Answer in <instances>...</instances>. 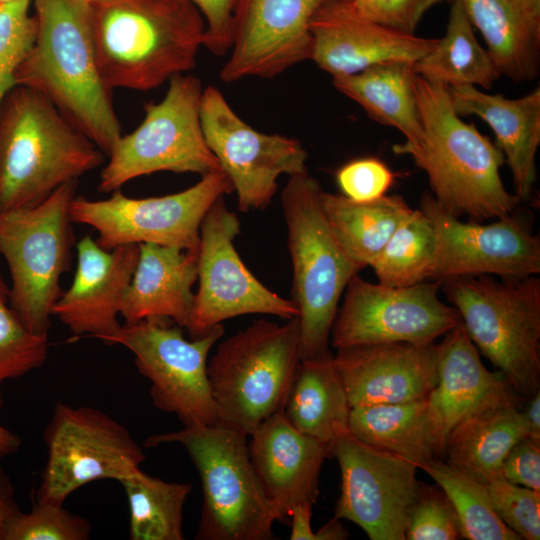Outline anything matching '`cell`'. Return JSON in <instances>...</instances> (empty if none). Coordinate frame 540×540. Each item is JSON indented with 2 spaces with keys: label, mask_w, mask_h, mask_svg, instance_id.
I'll return each mask as SVG.
<instances>
[{
  "label": "cell",
  "mask_w": 540,
  "mask_h": 540,
  "mask_svg": "<svg viewBox=\"0 0 540 540\" xmlns=\"http://www.w3.org/2000/svg\"><path fill=\"white\" fill-rule=\"evenodd\" d=\"M33 1L36 36L15 70V85L44 96L108 155L122 133L97 61L91 5L82 0Z\"/></svg>",
  "instance_id": "6da1fadb"
},
{
  "label": "cell",
  "mask_w": 540,
  "mask_h": 540,
  "mask_svg": "<svg viewBox=\"0 0 540 540\" xmlns=\"http://www.w3.org/2000/svg\"><path fill=\"white\" fill-rule=\"evenodd\" d=\"M415 86L423 139L393 151L427 174L432 196L453 216L479 222L512 213L521 200L501 180V150L454 111L448 87L418 75Z\"/></svg>",
  "instance_id": "7a4b0ae2"
},
{
  "label": "cell",
  "mask_w": 540,
  "mask_h": 540,
  "mask_svg": "<svg viewBox=\"0 0 540 540\" xmlns=\"http://www.w3.org/2000/svg\"><path fill=\"white\" fill-rule=\"evenodd\" d=\"M92 29L102 78L112 91H148L196 64L205 21L188 0H98Z\"/></svg>",
  "instance_id": "3957f363"
},
{
  "label": "cell",
  "mask_w": 540,
  "mask_h": 540,
  "mask_svg": "<svg viewBox=\"0 0 540 540\" xmlns=\"http://www.w3.org/2000/svg\"><path fill=\"white\" fill-rule=\"evenodd\" d=\"M104 155L44 96L14 85L0 104V213L40 204Z\"/></svg>",
  "instance_id": "277c9868"
},
{
  "label": "cell",
  "mask_w": 540,
  "mask_h": 540,
  "mask_svg": "<svg viewBox=\"0 0 540 540\" xmlns=\"http://www.w3.org/2000/svg\"><path fill=\"white\" fill-rule=\"evenodd\" d=\"M323 189L308 171L289 176L281 192L292 262V298L299 310L301 359L329 352L338 304L364 267L334 234L322 204Z\"/></svg>",
  "instance_id": "5b68a950"
},
{
  "label": "cell",
  "mask_w": 540,
  "mask_h": 540,
  "mask_svg": "<svg viewBox=\"0 0 540 540\" xmlns=\"http://www.w3.org/2000/svg\"><path fill=\"white\" fill-rule=\"evenodd\" d=\"M247 435L215 425H190L154 434L145 447L180 444L201 479L198 540H271L278 517L252 466Z\"/></svg>",
  "instance_id": "8992f818"
},
{
  "label": "cell",
  "mask_w": 540,
  "mask_h": 540,
  "mask_svg": "<svg viewBox=\"0 0 540 540\" xmlns=\"http://www.w3.org/2000/svg\"><path fill=\"white\" fill-rule=\"evenodd\" d=\"M473 344L527 400L540 391V279L461 276L441 282Z\"/></svg>",
  "instance_id": "52a82bcc"
},
{
  "label": "cell",
  "mask_w": 540,
  "mask_h": 540,
  "mask_svg": "<svg viewBox=\"0 0 540 540\" xmlns=\"http://www.w3.org/2000/svg\"><path fill=\"white\" fill-rule=\"evenodd\" d=\"M300 361L298 318L259 319L221 342L207 364L218 424L249 436L282 409Z\"/></svg>",
  "instance_id": "ba28073f"
},
{
  "label": "cell",
  "mask_w": 540,
  "mask_h": 540,
  "mask_svg": "<svg viewBox=\"0 0 540 540\" xmlns=\"http://www.w3.org/2000/svg\"><path fill=\"white\" fill-rule=\"evenodd\" d=\"M76 184L59 187L36 206L0 213L10 305L35 334H48L52 308L62 294L61 277L70 268L75 243L70 204Z\"/></svg>",
  "instance_id": "9c48e42d"
},
{
  "label": "cell",
  "mask_w": 540,
  "mask_h": 540,
  "mask_svg": "<svg viewBox=\"0 0 540 540\" xmlns=\"http://www.w3.org/2000/svg\"><path fill=\"white\" fill-rule=\"evenodd\" d=\"M158 103L145 105L141 124L121 135L108 153L98 189L111 192L137 177L160 171L197 173L222 170L209 149L200 120L202 84L193 75L177 74Z\"/></svg>",
  "instance_id": "30bf717a"
},
{
  "label": "cell",
  "mask_w": 540,
  "mask_h": 540,
  "mask_svg": "<svg viewBox=\"0 0 540 540\" xmlns=\"http://www.w3.org/2000/svg\"><path fill=\"white\" fill-rule=\"evenodd\" d=\"M233 186L222 170L201 176L193 186L165 196L132 198L119 189L108 199L75 196L70 204L73 223L98 233L106 250L128 244L153 243L198 252L201 223L214 204Z\"/></svg>",
  "instance_id": "8fae6325"
},
{
  "label": "cell",
  "mask_w": 540,
  "mask_h": 540,
  "mask_svg": "<svg viewBox=\"0 0 540 540\" xmlns=\"http://www.w3.org/2000/svg\"><path fill=\"white\" fill-rule=\"evenodd\" d=\"M182 329L164 319L124 323L108 345H122L134 355L138 372L151 384L149 394L157 409L175 414L183 426L218 424L207 364L224 326L191 340Z\"/></svg>",
  "instance_id": "7c38bea8"
},
{
  "label": "cell",
  "mask_w": 540,
  "mask_h": 540,
  "mask_svg": "<svg viewBox=\"0 0 540 540\" xmlns=\"http://www.w3.org/2000/svg\"><path fill=\"white\" fill-rule=\"evenodd\" d=\"M47 460L37 501L63 504L80 487L104 479L118 482L140 469L143 448L128 429L88 406L58 401L44 431Z\"/></svg>",
  "instance_id": "4fadbf2b"
},
{
  "label": "cell",
  "mask_w": 540,
  "mask_h": 540,
  "mask_svg": "<svg viewBox=\"0 0 540 540\" xmlns=\"http://www.w3.org/2000/svg\"><path fill=\"white\" fill-rule=\"evenodd\" d=\"M341 472V489L334 518L349 520L371 540H405L421 482L418 467L374 448L339 426L330 454Z\"/></svg>",
  "instance_id": "5bb4252c"
},
{
  "label": "cell",
  "mask_w": 540,
  "mask_h": 540,
  "mask_svg": "<svg viewBox=\"0 0 540 540\" xmlns=\"http://www.w3.org/2000/svg\"><path fill=\"white\" fill-rule=\"evenodd\" d=\"M440 288V281L392 287L356 274L346 286L333 322L332 346L433 343L460 321L457 310L440 300Z\"/></svg>",
  "instance_id": "9a60e30c"
},
{
  "label": "cell",
  "mask_w": 540,
  "mask_h": 540,
  "mask_svg": "<svg viewBox=\"0 0 540 540\" xmlns=\"http://www.w3.org/2000/svg\"><path fill=\"white\" fill-rule=\"evenodd\" d=\"M240 221L218 198L200 227L197 252L199 287L194 296L191 338L199 337L227 319L245 314L298 318L299 310L263 285L246 267L234 247Z\"/></svg>",
  "instance_id": "2e32d148"
},
{
  "label": "cell",
  "mask_w": 540,
  "mask_h": 540,
  "mask_svg": "<svg viewBox=\"0 0 540 540\" xmlns=\"http://www.w3.org/2000/svg\"><path fill=\"white\" fill-rule=\"evenodd\" d=\"M200 120L205 141L230 179L241 212L266 208L281 175L307 170L308 154L299 140L252 128L216 87L203 89Z\"/></svg>",
  "instance_id": "e0dca14e"
},
{
  "label": "cell",
  "mask_w": 540,
  "mask_h": 540,
  "mask_svg": "<svg viewBox=\"0 0 540 540\" xmlns=\"http://www.w3.org/2000/svg\"><path fill=\"white\" fill-rule=\"evenodd\" d=\"M419 209L430 219L436 236L428 279L497 275L516 279L540 272V240L513 212L489 224L463 222L425 194Z\"/></svg>",
  "instance_id": "ac0fdd59"
},
{
  "label": "cell",
  "mask_w": 540,
  "mask_h": 540,
  "mask_svg": "<svg viewBox=\"0 0 540 540\" xmlns=\"http://www.w3.org/2000/svg\"><path fill=\"white\" fill-rule=\"evenodd\" d=\"M330 0H235L229 57L220 79L272 78L310 60V24Z\"/></svg>",
  "instance_id": "d6986e66"
},
{
  "label": "cell",
  "mask_w": 540,
  "mask_h": 540,
  "mask_svg": "<svg viewBox=\"0 0 540 540\" xmlns=\"http://www.w3.org/2000/svg\"><path fill=\"white\" fill-rule=\"evenodd\" d=\"M310 60L332 77L358 73L387 61L417 62L438 39L395 31L361 15L351 0H330L310 24Z\"/></svg>",
  "instance_id": "ffe728a7"
},
{
  "label": "cell",
  "mask_w": 540,
  "mask_h": 540,
  "mask_svg": "<svg viewBox=\"0 0 540 540\" xmlns=\"http://www.w3.org/2000/svg\"><path fill=\"white\" fill-rule=\"evenodd\" d=\"M439 345L408 342L337 349L335 367L351 408L425 399L437 384Z\"/></svg>",
  "instance_id": "44dd1931"
},
{
  "label": "cell",
  "mask_w": 540,
  "mask_h": 540,
  "mask_svg": "<svg viewBox=\"0 0 540 540\" xmlns=\"http://www.w3.org/2000/svg\"><path fill=\"white\" fill-rule=\"evenodd\" d=\"M76 250L72 284L55 302L52 316L75 337L89 335L108 344L122 325L118 316L138 261L139 244L106 250L86 235Z\"/></svg>",
  "instance_id": "7402d4cb"
},
{
  "label": "cell",
  "mask_w": 540,
  "mask_h": 540,
  "mask_svg": "<svg viewBox=\"0 0 540 540\" xmlns=\"http://www.w3.org/2000/svg\"><path fill=\"white\" fill-rule=\"evenodd\" d=\"M249 436L252 466L278 521L289 517L299 504L314 505L330 444L295 429L282 409L266 418Z\"/></svg>",
  "instance_id": "603a6c76"
},
{
  "label": "cell",
  "mask_w": 540,
  "mask_h": 540,
  "mask_svg": "<svg viewBox=\"0 0 540 540\" xmlns=\"http://www.w3.org/2000/svg\"><path fill=\"white\" fill-rule=\"evenodd\" d=\"M439 345L437 384L428 398L434 406L445 442L449 432L464 418L479 411L506 405H523L501 371H489L461 321Z\"/></svg>",
  "instance_id": "cb8c5ba5"
},
{
  "label": "cell",
  "mask_w": 540,
  "mask_h": 540,
  "mask_svg": "<svg viewBox=\"0 0 540 540\" xmlns=\"http://www.w3.org/2000/svg\"><path fill=\"white\" fill-rule=\"evenodd\" d=\"M451 104L459 116L475 115L492 129L495 145L512 173L516 195L531 197L536 181V153L540 144V88L516 98L489 94L472 85L448 87Z\"/></svg>",
  "instance_id": "d4e9b609"
},
{
  "label": "cell",
  "mask_w": 540,
  "mask_h": 540,
  "mask_svg": "<svg viewBox=\"0 0 540 540\" xmlns=\"http://www.w3.org/2000/svg\"><path fill=\"white\" fill-rule=\"evenodd\" d=\"M198 277L197 252L153 243L139 244V257L124 295L120 316L125 323L170 320L188 329Z\"/></svg>",
  "instance_id": "484cf974"
},
{
  "label": "cell",
  "mask_w": 540,
  "mask_h": 540,
  "mask_svg": "<svg viewBox=\"0 0 540 540\" xmlns=\"http://www.w3.org/2000/svg\"><path fill=\"white\" fill-rule=\"evenodd\" d=\"M457 1L481 33L501 75L516 82L538 77L540 0Z\"/></svg>",
  "instance_id": "4316f807"
},
{
  "label": "cell",
  "mask_w": 540,
  "mask_h": 540,
  "mask_svg": "<svg viewBox=\"0 0 540 540\" xmlns=\"http://www.w3.org/2000/svg\"><path fill=\"white\" fill-rule=\"evenodd\" d=\"M347 428L362 442L403 458L418 469L444 455L441 423L428 397L351 408Z\"/></svg>",
  "instance_id": "83f0119b"
},
{
  "label": "cell",
  "mask_w": 540,
  "mask_h": 540,
  "mask_svg": "<svg viewBox=\"0 0 540 540\" xmlns=\"http://www.w3.org/2000/svg\"><path fill=\"white\" fill-rule=\"evenodd\" d=\"M416 72L409 61H387L358 73L333 77L334 87L359 104L374 121L419 144L423 128L416 97Z\"/></svg>",
  "instance_id": "f1b7e54d"
},
{
  "label": "cell",
  "mask_w": 540,
  "mask_h": 540,
  "mask_svg": "<svg viewBox=\"0 0 540 540\" xmlns=\"http://www.w3.org/2000/svg\"><path fill=\"white\" fill-rule=\"evenodd\" d=\"M522 406H496L464 418L447 436L445 460L484 484L502 476L505 456L528 437Z\"/></svg>",
  "instance_id": "f546056e"
},
{
  "label": "cell",
  "mask_w": 540,
  "mask_h": 540,
  "mask_svg": "<svg viewBox=\"0 0 540 540\" xmlns=\"http://www.w3.org/2000/svg\"><path fill=\"white\" fill-rule=\"evenodd\" d=\"M351 407L333 354L301 359L282 412L298 431L330 444L335 430L347 426Z\"/></svg>",
  "instance_id": "4dcf8cb0"
},
{
  "label": "cell",
  "mask_w": 540,
  "mask_h": 540,
  "mask_svg": "<svg viewBox=\"0 0 540 540\" xmlns=\"http://www.w3.org/2000/svg\"><path fill=\"white\" fill-rule=\"evenodd\" d=\"M322 204L329 224L349 256L364 268L384 248L411 209L400 196L355 202L323 191Z\"/></svg>",
  "instance_id": "1f68e13d"
},
{
  "label": "cell",
  "mask_w": 540,
  "mask_h": 540,
  "mask_svg": "<svg viewBox=\"0 0 540 540\" xmlns=\"http://www.w3.org/2000/svg\"><path fill=\"white\" fill-rule=\"evenodd\" d=\"M451 3L444 36L414 63L415 72L446 87L472 85L490 89L501 74L489 52L477 41L462 5L457 0Z\"/></svg>",
  "instance_id": "d6a6232c"
},
{
  "label": "cell",
  "mask_w": 540,
  "mask_h": 540,
  "mask_svg": "<svg viewBox=\"0 0 540 540\" xmlns=\"http://www.w3.org/2000/svg\"><path fill=\"white\" fill-rule=\"evenodd\" d=\"M119 482L128 500L131 540L184 539L183 513L191 484L168 482L141 468Z\"/></svg>",
  "instance_id": "836d02e7"
},
{
  "label": "cell",
  "mask_w": 540,
  "mask_h": 540,
  "mask_svg": "<svg viewBox=\"0 0 540 540\" xmlns=\"http://www.w3.org/2000/svg\"><path fill=\"white\" fill-rule=\"evenodd\" d=\"M445 492L457 513L462 538L468 540H522L496 514L487 487L447 460L435 457L421 464Z\"/></svg>",
  "instance_id": "e575fe53"
},
{
  "label": "cell",
  "mask_w": 540,
  "mask_h": 540,
  "mask_svg": "<svg viewBox=\"0 0 540 540\" xmlns=\"http://www.w3.org/2000/svg\"><path fill=\"white\" fill-rule=\"evenodd\" d=\"M436 248L430 219L420 209L412 210L372 261L378 282L405 287L428 279Z\"/></svg>",
  "instance_id": "d590c367"
},
{
  "label": "cell",
  "mask_w": 540,
  "mask_h": 540,
  "mask_svg": "<svg viewBox=\"0 0 540 540\" xmlns=\"http://www.w3.org/2000/svg\"><path fill=\"white\" fill-rule=\"evenodd\" d=\"M48 354V334L31 332L12 309L9 288L0 275V384L41 367Z\"/></svg>",
  "instance_id": "8d00e7d4"
},
{
  "label": "cell",
  "mask_w": 540,
  "mask_h": 540,
  "mask_svg": "<svg viewBox=\"0 0 540 540\" xmlns=\"http://www.w3.org/2000/svg\"><path fill=\"white\" fill-rule=\"evenodd\" d=\"M90 533L88 520L63 504L36 500L30 512L19 511L13 517L4 540H87Z\"/></svg>",
  "instance_id": "74e56055"
},
{
  "label": "cell",
  "mask_w": 540,
  "mask_h": 540,
  "mask_svg": "<svg viewBox=\"0 0 540 540\" xmlns=\"http://www.w3.org/2000/svg\"><path fill=\"white\" fill-rule=\"evenodd\" d=\"M460 522L451 501L439 486L421 482L407 525L405 540H458Z\"/></svg>",
  "instance_id": "f35d334b"
},
{
  "label": "cell",
  "mask_w": 540,
  "mask_h": 540,
  "mask_svg": "<svg viewBox=\"0 0 540 540\" xmlns=\"http://www.w3.org/2000/svg\"><path fill=\"white\" fill-rule=\"evenodd\" d=\"M498 517L521 539H540V491L499 476L485 484Z\"/></svg>",
  "instance_id": "ab89813d"
},
{
  "label": "cell",
  "mask_w": 540,
  "mask_h": 540,
  "mask_svg": "<svg viewBox=\"0 0 540 540\" xmlns=\"http://www.w3.org/2000/svg\"><path fill=\"white\" fill-rule=\"evenodd\" d=\"M394 174L374 157L354 159L336 172V183L342 195L355 202H371L386 195Z\"/></svg>",
  "instance_id": "60d3db41"
},
{
  "label": "cell",
  "mask_w": 540,
  "mask_h": 540,
  "mask_svg": "<svg viewBox=\"0 0 540 540\" xmlns=\"http://www.w3.org/2000/svg\"><path fill=\"white\" fill-rule=\"evenodd\" d=\"M357 11L389 29L414 34L424 14L444 0H351Z\"/></svg>",
  "instance_id": "b9f144b4"
},
{
  "label": "cell",
  "mask_w": 540,
  "mask_h": 540,
  "mask_svg": "<svg viewBox=\"0 0 540 540\" xmlns=\"http://www.w3.org/2000/svg\"><path fill=\"white\" fill-rule=\"evenodd\" d=\"M205 21L204 44L211 53L222 56L231 44L232 13L235 0H188Z\"/></svg>",
  "instance_id": "7bdbcfd3"
},
{
  "label": "cell",
  "mask_w": 540,
  "mask_h": 540,
  "mask_svg": "<svg viewBox=\"0 0 540 540\" xmlns=\"http://www.w3.org/2000/svg\"><path fill=\"white\" fill-rule=\"evenodd\" d=\"M501 473L513 484L540 491V443L519 440L505 456Z\"/></svg>",
  "instance_id": "ee69618b"
},
{
  "label": "cell",
  "mask_w": 540,
  "mask_h": 540,
  "mask_svg": "<svg viewBox=\"0 0 540 540\" xmlns=\"http://www.w3.org/2000/svg\"><path fill=\"white\" fill-rule=\"evenodd\" d=\"M15 502L13 486L0 469V540H4L10 521L19 512Z\"/></svg>",
  "instance_id": "f6af8a7d"
},
{
  "label": "cell",
  "mask_w": 540,
  "mask_h": 540,
  "mask_svg": "<svg viewBox=\"0 0 540 540\" xmlns=\"http://www.w3.org/2000/svg\"><path fill=\"white\" fill-rule=\"evenodd\" d=\"M312 507L310 503H303L295 506L289 517H291V540H316L315 532L311 527Z\"/></svg>",
  "instance_id": "bcb514c9"
},
{
  "label": "cell",
  "mask_w": 540,
  "mask_h": 540,
  "mask_svg": "<svg viewBox=\"0 0 540 540\" xmlns=\"http://www.w3.org/2000/svg\"><path fill=\"white\" fill-rule=\"evenodd\" d=\"M521 410L527 426L528 438L540 443V391L527 399Z\"/></svg>",
  "instance_id": "7dc6e473"
},
{
  "label": "cell",
  "mask_w": 540,
  "mask_h": 540,
  "mask_svg": "<svg viewBox=\"0 0 540 540\" xmlns=\"http://www.w3.org/2000/svg\"><path fill=\"white\" fill-rule=\"evenodd\" d=\"M21 60L0 50V104L5 94L14 85V73Z\"/></svg>",
  "instance_id": "c3c4849f"
},
{
  "label": "cell",
  "mask_w": 540,
  "mask_h": 540,
  "mask_svg": "<svg viewBox=\"0 0 540 540\" xmlns=\"http://www.w3.org/2000/svg\"><path fill=\"white\" fill-rule=\"evenodd\" d=\"M316 540H344L349 537V533L344 529L340 519L333 517L315 532Z\"/></svg>",
  "instance_id": "681fc988"
},
{
  "label": "cell",
  "mask_w": 540,
  "mask_h": 540,
  "mask_svg": "<svg viewBox=\"0 0 540 540\" xmlns=\"http://www.w3.org/2000/svg\"><path fill=\"white\" fill-rule=\"evenodd\" d=\"M2 403V397L0 395V407L2 406ZM20 444V438L11 430L0 424V458L17 451Z\"/></svg>",
  "instance_id": "f907efd6"
},
{
  "label": "cell",
  "mask_w": 540,
  "mask_h": 540,
  "mask_svg": "<svg viewBox=\"0 0 540 540\" xmlns=\"http://www.w3.org/2000/svg\"><path fill=\"white\" fill-rule=\"evenodd\" d=\"M18 1H24V0H0V4L18 2ZM28 1H32V0H28Z\"/></svg>",
  "instance_id": "816d5d0a"
},
{
  "label": "cell",
  "mask_w": 540,
  "mask_h": 540,
  "mask_svg": "<svg viewBox=\"0 0 540 540\" xmlns=\"http://www.w3.org/2000/svg\"><path fill=\"white\" fill-rule=\"evenodd\" d=\"M82 1H84L86 3H89V4H92V3H94V2H96L98 0H82Z\"/></svg>",
  "instance_id": "f5cc1de1"
}]
</instances>
